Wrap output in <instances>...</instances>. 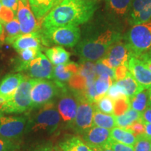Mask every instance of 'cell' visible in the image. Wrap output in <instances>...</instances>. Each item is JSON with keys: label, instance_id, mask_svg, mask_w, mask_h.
<instances>
[{"label": "cell", "instance_id": "6da1fadb", "mask_svg": "<svg viewBox=\"0 0 151 151\" xmlns=\"http://www.w3.org/2000/svg\"><path fill=\"white\" fill-rule=\"evenodd\" d=\"M99 8L97 0H63L47 14L42 28L78 26L91 20Z\"/></svg>", "mask_w": 151, "mask_h": 151}, {"label": "cell", "instance_id": "7a4b0ae2", "mask_svg": "<svg viewBox=\"0 0 151 151\" xmlns=\"http://www.w3.org/2000/svg\"><path fill=\"white\" fill-rule=\"evenodd\" d=\"M123 35L115 27L106 28L97 35L87 38L76 45L75 52L81 62H97L105 56L111 46L122 39Z\"/></svg>", "mask_w": 151, "mask_h": 151}, {"label": "cell", "instance_id": "3957f363", "mask_svg": "<svg viewBox=\"0 0 151 151\" xmlns=\"http://www.w3.org/2000/svg\"><path fill=\"white\" fill-rule=\"evenodd\" d=\"M33 111L36 112L32 116L29 113L27 132H45L51 134L56 131L61 122V116L54 101Z\"/></svg>", "mask_w": 151, "mask_h": 151}, {"label": "cell", "instance_id": "277c9868", "mask_svg": "<svg viewBox=\"0 0 151 151\" xmlns=\"http://www.w3.org/2000/svg\"><path fill=\"white\" fill-rule=\"evenodd\" d=\"M41 45L48 47L52 45L72 48L81 40V30L76 26L41 28L39 29Z\"/></svg>", "mask_w": 151, "mask_h": 151}, {"label": "cell", "instance_id": "5b68a950", "mask_svg": "<svg viewBox=\"0 0 151 151\" xmlns=\"http://www.w3.org/2000/svg\"><path fill=\"white\" fill-rule=\"evenodd\" d=\"M131 52V57L139 58L151 48V21L134 25L122 37Z\"/></svg>", "mask_w": 151, "mask_h": 151}, {"label": "cell", "instance_id": "8992f818", "mask_svg": "<svg viewBox=\"0 0 151 151\" xmlns=\"http://www.w3.org/2000/svg\"><path fill=\"white\" fill-rule=\"evenodd\" d=\"M36 79L27 78L24 80L14 95L0 106V113L4 114H20L30 111L32 107L31 90Z\"/></svg>", "mask_w": 151, "mask_h": 151}, {"label": "cell", "instance_id": "52a82bcc", "mask_svg": "<svg viewBox=\"0 0 151 151\" xmlns=\"http://www.w3.org/2000/svg\"><path fill=\"white\" fill-rule=\"evenodd\" d=\"M62 90L54 81L36 79L31 90L32 107L30 111L54 101L55 98L61 93Z\"/></svg>", "mask_w": 151, "mask_h": 151}, {"label": "cell", "instance_id": "ba28073f", "mask_svg": "<svg viewBox=\"0 0 151 151\" xmlns=\"http://www.w3.org/2000/svg\"><path fill=\"white\" fill-rule=\"evenodd\" d=\"M29 113L6 116L0 113V137L16 141L27 132Z\"/></svg>", "mask_w": 151, "mask_h": 151}, {"label": "cell", "instance_id": "9c48e42d", "mask_svg": "<svg viewBox=\"0 0 151 151\" xmlns=\"http://www.w3.org/2000/svg\"><path fill=\"white\" fill-rule=\"evenodd\" d=\"M16 70L18 72H24L31 78L53 80V65L41 52L31 62L27 64L17 65Z\"/></svg>", "mask_w": 151, "mask_h": 151}, {"label": "cell", "instance_id": "30bf717a", "mask_svg": "<svg viewBox=\"0 0 151 151\" xmlns=\"http://www.w3.org/2000/svg\"><path fill=\"white\" fill-rule=\"evenodd\" d=\"M74 92L78 99V109L72 129L77 134L82 135L92 126L94 106L93 104L87 100L82 94Z\"/></svg>", "mask_w": 151, "mask_h": 151}, {"label": "cell", "instance_id": "8fae6325", "mask_svg": "<svg viewBox=\"0 0 151 151\" xmlns=\"http://www.w3.org/2000/svg\"><path fill=\"white\" fill-rule=\"evenodd\" d=\"M58 109L63 122L67 127H72L78 109V99L73 90L67 88L62 90L59 95Z\"/></svg>", "mask_w": 151, "mask_h": 151}, {"label": "cell", "instance_id": "7c38bea8", "mask_svg": "<svg viewBox=\"0 0 151 151\" xmlns=\"http://www.w3.org/2000/svg\"><path fill=\"white\" fill-rule=\"evenodd\" d=\"M130 57L131 52L121 39L113 44L105 56L99 61L108 67L115 69L120 65L127 63Z\"/></svg>", "mask_w": 151, "mask_h": 151}, {"label": "cell", "instance_id": "4fadbf2b", "mask_svg": "<svg viewBox=\"0 0 151 151\" xmlns=\"http://www.w3.org/2000/svg\"><path fill=\"white\" fill-rule=\"evenodd\" d=\"M16 17L20 24L22 35L32 33L40 29L41 24L37 22L35 15L30 9L29 4H24L18 0Z\"/></svg>", "mask_w": 151, "mask_h": 151}, {"label": "cell", "instance_id": "5bb4252c", "mask_svg": "<svg viewBox=\"0 0 151 151\" xmlns=\"http://www.w3.org/2000/svg\"><path fill=\"white\" fill-rule=\"evenodd\" d=\"M127 66L130 73L144 89L151 88V71L144 62L135 57H130Z\"/></svg>", "mask_w": 151, "mask_h": 151}, {"label": "cell", "instance_id": "9a60e30c", "mask_svg": "<svg viewBox=\"0 0 151 151\" xmlns=\"http://www.w3.org/2000/svg\"><path fill=\"white\" fill-rule=\"evenodd\" d=\"M111 131L105 128L92 126L82 134V139L92 149L105 146L110 139Z\"/></svg>", "mask_w": 151, "mask_h": 151}, {"label": "cell", "instance_id": "2e32d148", "mask_svg": "<svg viewBox=\"0 0 151 151\" xmlns=\"http://www.w3.org/2000/svg\"><path fill=\"white\" fill-rule=\"evenodd\" d=\"M27 78V76L23 73H9L5 76L0 82V97L6 101Z\"/></svg>", "mask_w": 151, "mask_h": 151}, {"label": "cell", "instance_id": "e0dca14e", "mask_svg": "<svg viewBox=\"0 0 151 151\" xmlns=\"http://www.w3.org/2000/svg\"><path fill=\"white\" fill-rule=\"evenodd\" d=\"M79 65L73 62L57 65L54 68L53 81L62 89L67 88L66 83L78 73Z\"/></svg>", "mask_w": 151, "mask_h": 151}, {"label": "cell", "instance_id": "ac0fdd59", "mask_svg": "<svg viewBox=\"0 0 151 151\" xmlns=\"http://www.w3.org/2000/svg\"><path fill=\"white\" fill-rule=\"evenodd\" d=\"M107 12L114 18L129 16L133 0H105Z\"/></svg>", "mask_w": 151, "mask_h": 151}, {"label": "cell", "instance_id": "d6986e66", "mask_svg": "<svg viewBox=\"0 0 151 151\" xmlns=\"http://www.w3.org/2000/svg\"><path fill=\"white\" fill-rule=\"evenodd\" d=\"M12 46L18 52L28 48H43L41 46L39 30L30 34L20 35L12 43Z\"/></svg>", "mask_w": 151, "mask_h": 151}, {"label": "cell", "instance_id": "ffe728a7", "mask_svg": "<svg viewBox=\"0 0 151 151\" xmlns=\"http://www.w3.org/2000/svg\"><path fill=\"white\" fill-rule=\"evenodd\" d=\"M58 0H28L30 9L38 21L42 24L47 14L56 6Z\"/></svg>", "mask_w": 151, "mask_h": 151}, {"label": "cell", "instance_id": "44dd1931", "mask_svg": "<svg viewBox=\"0 0 151 151\" xmlns=\"http://www.w3.org/2000/svg\"><path fill=\"white\" fill-rule=\"evenodd\" d=\"M58 147L62 151H93L79 137L67 138L59 143Z\"/></svg>", "mask_w": 151, "mask_h": 151}, {"label": "cell", "instance_id": "7402d4cb", "mask_svg": "<svg viewBox=\"0 0 151 151\" xmlns=\"http://www.w3.org/2000/svg\"><path fill=\"white\" fill-rule=\"evenodd\" d=\"M46 56L52 65H59L69 62L70 53L63 47L55 46L45 50Z\"/></svg>", "mask_w": 151, "mask_h": 151}, {"label": "cell", "instance_id": "603a6c76", "mask_svg": "<svg viewBox=\"0 0 151 151\" xmlns=\"http://www.w3.org/2000/svg\"><path fill=\"white\" fill-rule=\"evenodd\" d=\"M142 113L138 112L134 109L129 108L125 113L119 116H115L116 126L122 129H126L134 122L141 120Z\"/></svg>", "mask_w": 151, "mask_h": 151}, {"label": "cell", "instance_id": "cb8c5ba5", "mask_svg": "<svg viewBox=\"0 0 151 151\" xmlns=\"http://www.w3.org/2000/svg\"><path fill=\"white\" fill-rule=\"evenodd\" d=\"M119 85H120L122 88L125 90L126 93H127V97L130 98L133 97L134 96L137 94L139 92H142L145 89L141 86L135 78H134L130 72L128 73L127 76L125 77L122 80L116 81Z\"/></svg>", "mask_w": 151, "mask_h": 151}, {"label": "cell", "instance_id": "d4e9b609", "mask_svg": "<svg viewBox=\"0 0 151 151\" xmlns=\"http://www.w3.org/2000/svg\"><path fill=\"white\" fill-rule=\"evenodd\" d=\"M110 137L114 141L132 147L134 146L137 139V137L132 132L118 127L111 129Z\"/></svg>", "mask_w": 151, "mask_h": 151}, {"label": "cell", "instance_id": "484cf974", "mask_svg": "<svg viewBox=\"0 0 151 151\" xmlns=\"http://www.w3.org/2000/svg\"><path fill=\"white\" fill-rule=\"evenodd\" d=\"M92 126H97V127L105 128L109 130L112 129L116 126L115 116L105 114V113L100 112L97 109H94Z\"/></svg>", "mask_w": 151, "mask_h": 151}, {"label": "cell", "instance_id": "4316f807", "mask_svg": "<svg viewBox=\"0 0 151 151\" xmlns=\"http://www.w3.org/2000/svg\"><path fill=\"white\" fill-rule=\"evenodd\" d=\"M3 24L4 26L6 33L4 34L5 42L9 44H12L18 39L19 36L22 35L18 18L17 17H15L11 21L6 22Z\"/></svg>", "mask_w": 151, "mask_h": 151}, {"label": "cell", "instance_id": "83f0119b", "mask_svg": "<svg viewBox=\"0 0 151 151\" xmlns=\"http://www.w3.org/2000/svg\"><path fill=\"white\" fill-rule=\"evenodd\" d=\"M113 81V79L108 75H101L96 78L94 83V88L97 92L95 102L106 96Z\"/></svg>", "mask_w": 151, "mask_h": 151}, {"label": "cell", "instance_id": "f1b7e54d", "mask_svg": "<svg viewBox=\"0 0 151 151\" xmlns=\"http://www.w3.org/2000/svg\"><path fill=\"white\" fill-rule=\"evenodd\" d=\"M130 107L137 111L138 112L143 113L149 104L148 90H143L133 97L129 99Z\"/></svg>", "mask_w": 151, "mask_h": 151}, {"label": "cell", "instance_id": "f546056e", "mask_svg": "<svg viewBox=\"0 0 151 151\" xmlns=\"http://www.w3.org/2000/svg\"><path fill=\"white\" fill-rule=\"evenodd\" d=\"M94 109L100 112L108 115H113L114 112V101L108 96L101 98L97 101L93 103Z\"/></svg>", "mask_w": 151, "mask_h": 151}, {"label": "cell", "instance_id": "4dcf8cb0", "mask_svg": "<svg viewBox=\"0 0 151 151\" xmlns=\"http://www.w3.org/2000/svg\"><path fill=\"white\" fill-rule=\"evenodd\" d=\"M150 6H151V0H133L131 10L128 16V21L137 17Z\"/></svg>", "mask_w": 151, "mask_h": 151}, {"label": "cell", "instance_id": "1f68e13d", "mask_svg": "<svg viewBox=\"0 0 151 151\" xmlns=\"http://www.w3.org/2000/svg\"><path fill=\"white\" fill-rule=\"evenodd\" d=\"M45 50L44 48H28L25 50L19 52L20 55V60L18 61V65H22V64H27L28 62H31L32 60L35 59L39 55V52Z\"/></svg>", "mask_w": 151, "mask_h": 151}, {"label": "cell", "instance_id": "d6a6232c", "mask_svg": "<svg viewBox=\"0 0 151 151\" xmlns=\"http://www.w3.org/2000/svg\"><path fill=\"white\" fill-rule=\"evenodd\" d=\"M130 107L129 99L127 97H121L114 101V114L115 116H121L129 110Z\"/></svg>", "mask_w": 151, "mask_h": 151}, {"label": "cell", "instance_id": "836d02e7", "mask_svg": "<svg viewBox=\"0 0 151 151\" xmlns=\"http://www.w3.org/2000/svg\"><path fill=\"white\" fill-rule=\"evenodd\" d=\"M106 95L112 99L113 101L119 99V98L127 97V93L124 88L120 85H119L116 81L113 83Z\"/></svg>", "mask_w": 151, "mask_h": 151}, {"label": "cell", "instance_id": "e575fe53", "mask_svg": "<svg viewBox=\"0 0 151 151\" xmlns=\"http://www.w3.org/2000/svg\"><path fill=\"white\" fill-rule=\"evenodd\" d=\"M151 139L145 134L137 136L134 151H150Z\"/></svg>", "mask_w": 151, "mask_h": 151}, {"label": "cell", "instance_id": "d590c367", "mask_svg": "<svg viewBox=\"0 0 151 151\" xmlns=\"http://www.w3.org/2000/svg\"><path fill=\"white\" fill-rule=\"evenodd\" d=\"M151 19V6L141 12L137 17L132 20H129V23L131 25H137V24H142L144 22L150 21Z\"/></svg>", "mask_w": 151, "mask_h": 151}, {"label": "cell", "instance_id": "8d00e7d4", "mask_svg": "<svg viewBox=\"0 0 151 151\" xmlns=\"http://www.w3.org/2000/svg\"><path fill=\"white\" fill-rule=\"evenodd\" d=\"M95 71L97 76L101 75H108L115 81V69L104 65L99 60L95 62Z\"/></svg>", "mask_w": 151, "mask_h": 151}, {"label": "cell", "instance_id": "74e56055", "mask_svg": "<svg viewBox=\"0 0 151 151\" xmlns=\"http://www.w3.org/2000/svg\"><path fill=\"white\" fill-rule=\"evenodd\" d=\"M106 145L109 147H110L113 151H134V148L132 146L118 142V141H114L111 138Z\"/></svg>", "mask_w": 151, "mask_h": 151}, {"label": "cell", "instance_id": "f35d334b", "mask_svg": "<svg viewBox=\"0 0 151 151\" xmlns=\"http://www.w3.org/2000/svg\"><path fill=\"white\" fill-rule=\"evenodd\" d=\"M18 148L19 146L16 141L0 137V151H14Z\"/></svg>", "mask_w": 151, "mask_h": 151}, {"label": "cell", "instance_id": "ab89813d", "mask_svg": "<svg viewBox=\"0 0 151 151\" xmlns=\"http://www.w3.org/2000/svg\"><path fill=\"white\" fill-rule=\"evenodd\" d=\"M129 73V71L128 69L127 63L120 65L115 69V81L122 80L127 76Z\"/></svg>", "mask_w": 151, "mask_h": 151}, {"label": "cell", "instance_id": "60d3db41", "mask_svg": "<svg viewBox=\"0 0 151 151\" xmlns=\"http://www.w3.org/2000/svg\"><path fill=\"white\" fill-rule=\"evenodd\" d=\"M15 15L16 14L12 10L3 6L2 9L0 12V20H1V23L4 24L11 21L15 18Z\"/></svg>", "mask_w": 151, "mask_h": 151}, {"label": "cell", "instance_id": "b9f144b4", "mask_svg": "<svg viewBox=\"0 0 151 151\" xmlns=\"http://www.w3.org/2000/svg\"><path fill=\"white\" fill-rule=\"evenodd\" d=\"M127 130L132 132L136 137L145 134L144 124H143V122L141 121V120H139V121L134 122L133 124H131V125L127 128Z\"/></svg>", "mask_w": 151, "mask_h": 151}, {"label": "cell", "instance_id": "7bdbcfd3", "mask_svg": "<svg viewBox=\"0 0 151 151\" xmlns=\"http://www.w3.org/2000/svg\"><path fill=\"white\" fill-rule=\"evenodd\" d=\"M0 2L4 6L7 7L12 10L14 14L16 15L18 7V0H0Z\"/></svg>", "mask_w": 151, "mask_h": 151}, {"label": "cell", "instance_id": "ee69618b", "mask_svg": "<svg viewBox=\"0 0 151 151\" xmlns=\"http://www.w3.org/2000/svg\"><path fill=\"white\" fill-rule=\"evenodd\" d=\"M141 121L143 122L151 123V104H149L148 107L143 111L141 115Z\"/></svg>", "mask_w": 151, "mask_h": 151}, {"label": "cell", "instance_id": "f6af8a7d", "mask_svg": "<svg viewBox=\"0 0 151 151\" xmlns=\"http://www.w3.org/2000/svg\"><path fill=\"white\" fill-rule=\"evenodd\" d=\"M32 151H54V147L50 143H44L35 147Z\"/></svg>", "mask_w": 151, "mask_h": 151}, {"label": "cell", "instance_id": "bcb514c9", "mask_svg": "<svg viewBox=\"0 0 151 151\" xmlns=\"http://www.w3.org/2000/svg\"><path fill=\"white\" fill-rule=\"evenodd\" d=\"M145 128V135L151 139V123L148 122H143Z\"/></svg>", "mask_w": 151, "mask_h": 151}, {"label": "cell", "instance_id": "7dc6e473", "mask_svg": "<svg viewBox=\"0 0 151 151\" xmlns=\"http://www.w3.org/2000/svg\"><path fill=\"white\" fill-rule=\"evenodd\" d=\"M93 151H113L110 147H109L107 145H106L105 146L102 147V148H97V149H92Z\"/></svg>", "mask_w": 151, "mask_h": 151}, {"label": "cell", "instance_id": "c3c4849f", "mask_svg": "<svg viewBox=\"0 0 151 151\" xmlns=\"http://www.w3.org/2000/svg\"><path fill=\"white\" fill-rule=\"evenodd\" d=\"M4 39H5V37H4V33L2 23H1V20H0V41H4Z\"/></svg>", "mask_w": 151, "mask_h": 151}, {"label": "cell", "instance_id": "681fc988", "mask_svg": "<svg viewBox=\"0 0 151 151\" xmlns=\"http://www.w3.org/2000/svg\"><path fill=\"white\" fill-rule=\"evenodd\" d=\"M148 99H149V104H151V88H149L148 90Z\"/></svg>", "mask_w": 151, "mask_h": 151}, {"label": "cell", "instance_id": "f907efd6", "mask_svg": "<svg viewBox=\"0 0 151 151\" xmlns=\"http://www.w3.org/2000/svg\"><path fill=\"white\" fill-rule=\"evenodd\" d=\"M146 65H147V67H148V68L149 69H150V71H151V61L147 62V63H145Z\"/></svg>", "mask_w": 151, "mask_h": 151}, {"label": "cell", "instance_id": "816d5d0a", "mask_svg": "<svg viewBox=\"0 0 151 151\" xmlns=\"http://www.w3.org/2000/svg\"><path fill=\"white\" fill-rule=\"evenodd\" d=\"M54 151H62L59 147H54Z\"/></svg>", "mask_w": 151, "mask_h": 151}, {"label": "cell", "instance_id": "f5cc1de1", "mask_svg": "<svg viewBox=\"0 0 151 151\" xmlns=\"http://www.w3.org/2000/svg\"><path fill=\"white\" fill-rule=\"evenodd\" d=\"M2 7H3V5L1 4V2H0V12H1V9H2Z\"/></svg>", "mask_w": 151, "mask_h": 151}, {"label": "cell", "instance_id": "db71d44e", "mask_svg": "<svg viewBox=\"0 0 151 151\" xmlns=\"http://www.w3.org/2000/svg\"><path fill=\"white\" fill-rule=\"evenodd\" d=\"M62 1H63V0H58V1H57V4H56V5H58V4H60V2H61Z\"/></svg>", "mask_w": 151, "mask_h": 151}, {"label": "cell", "instance_id": "11a10c76", "mask_svg": "<svg viewBox=\"0 0 151 151\" xmlns=\"http://www.w3.org/2000/svg\"><path fill=\"white\" fill-rule=\"evenodd\" d=\"M14 151H20V148H17V149H16V150H15Z\"/></svg>", "mask_w": 151, "mask_h": 151}, {"label": "cell", "instance_id": "9f6ffc18", "mask_svg": "<svg viewBox=\"0 0 151 151\" xmlns=\"http://www.w3.org/2000/svg\"><path fill=\"white\" fill-rule=\"evenodd\" d=\"M150 151H151V148H150Z\"/></svg>", "mask_w": 151, "mask_h": 151}]
</instances>
